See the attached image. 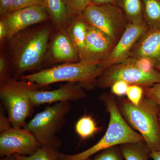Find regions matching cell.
<instances>
[{
    "mask_svg": "<svg viewBox=\"0 0 160 160\" xmlns=\"http://www.w3.org/2000/svg\"><path fill=\"white\" fill-rule=\"evenodd\" d=\"M101 99L105 103L109 114L106 133L97 143L84 151L73 154L60 152L58 160H88L93 155L110 147L144 141L123 117L114 98L105 94L101 96Z\"/></svg>",
    "mask_w": 160,
    "mask_h": 160,
    "instance_id": "obj_1",
    "label": "cell"
},
{
    "mask_svg": "<svg viewBox=\"0 0 160 160\" xmlns=\"http://www.w3.org/2000/svg\"><path fill=\"white\" fill-rule=\"evenodd\" d=\"M50 33L49 26H42L21 32L10 40L12 61L17 76L37 69L42 62Z\"/></svg>",
    "mask_w": 160,
    "mask_h": 160,
    "instance_id": "obj_2",
    "label": "cell"
},
{
    "mask_svg": "<svg viewBox=\"0 0 160 160\" xmlns=\"http://www.w3.org/2000/svg\"><path fill=\"white\" fill-rule=\"evenodd\" d=\"M100 63L80 61L66 62L32 74L23 75L20 79L35 83L40 87L66 82L78 83L84 89H91L97 86L98 78L105 71Z\"/></svg>",
    "mask_w": 160,
    "mask_h": 160,
    "instance_id": "obj_3",
    "label": "cell"
},
{
    "mask_svg": "<svg viewBox=\"0 0 160 160\" xmlns=\"http://www.w3.org/2000/svg\"><path fill=\"white\" fill-rule=\"evenodd\" d=\"M119 109L125 120L144 139L151 152L160 150V106L144 97L138 106L121 101Z\"/></svg>",
    "mask_w": 160,
    "mask_h": 160,
    "instance_id": "obj_4",
    "label": "cell"
},
{
    "mask_svg": "<svg viewBox=\"0 0 160 160\" xmlns=\"http://www.w3.org/2000/svg\"><path fill=\"white\" fill-rule=\"evenodd\" d=\"M39 86L26 80L13 79L0 84V98L12 127L24 128L26 119L32 114L34 106L30 100L32 92Z\"/></svg>",
    "mask_w": 160,
    "mask_h": 160,
    "instance_id": "obj_5",
    "label": "cell"
},
{
    "mask_svg": "<svg viewBox=\"0 0 160 160\" xmlns=\"http://www.w3.org/2000/svg\"><path fill=\"white\" fill-rule=\"evenodd\" d=\"M71 108L69 102L56 103L37 113L24 128L32 132L41 146L58 149L62 145L57 134L62 130Z\"/></svg>",
    "mask_w": 160,
    "mask_h": 160,
    "instance_id": "obj_6",
    "label": "cell"
},
{
    "mask_svg": "<svg viewBox=\"0 0 160 160\" xmlns=\"http://www.w3.org/2000/svg\"><path fill=\"white\" fill-rule=\"evenodd\" d=\"M89 26L97 28L117 42L129 24L122 9L112 4H90L82 14Z\"/></svg>",
    "mask_w": 160,
    "mask_h": 160,
    "instance_id": "obj_7",
    "label": "cell"
},
{
    "mask_svg": "<svg viewBox=\"0 0 160 160\" xmlns=\"http://www.w3.org/2000/svg\"><path fill=\"white\" fill-rule=\"evenodd\" d=\"M122 81L131 85L148 87L160 82V72H145L139 69L132 58L105 69L98 78L97 86L106 89L115 82Z\"/></svg>",
    "mask_w": 160,
    "mask_h": 160,
    "instance_id": "obj_8",
    "label": "cell"
},
{
    "mask_svg": "<svg viewBox=\"0 0 160 160\" xmlns=\"http://www.w3.org/2000/svg\"><path fill=\"white\" fill-rule=\"evenodd\" d=\"M41 145L36 138L25 128L11 126L1 132L0 156L17 154L28 156L34 154Z\"/></svg>",
    "mask_w": 160,
    "mask_h": 160,
    "instance_id": "obj_9",
    "label": "cell"
},
{
    "mask_svg": "<svg viewBox=\"0 0 160 160\" xmlns=\"http://www.w3.org/2000/svg\"><path fill=\"white\" fill-rule=\"evenodd\" d=\"M148 29L145 23H129L108 56L100 63V66L106 69L129 58L138 41Z\"/></svg>",
    "mask_w": 160,
    "mask_h": 160,
    "instance_id": "obj_10",
    "label": "cell"
},
{
    "mask_svg": "<svg viewBox=\"0 0 160 160\" xmlns=\"http://www.w3.org/2000/svg\"><path fill=\"white\" fill-rule=\"evenodd\" d=\"M50 18L46 9L42 6L26 7L9 12L1 19L7 29L9 40L27 27L46 22Z\"/></svg>",
    "mask_w": 160,
    "mask_h": 160,
    "instance_id": "obj_11",
    "label": "cell"
},
{
    "mask_svg": "<svg viewBox=\"0 0 160 160\" xmlns=\"http://www.w3.org/2000/svg\"><path fill=\"white\" fill-rule=\"evenodd\" d=\"M84 88L78 83L68 82L57 89L52 90H35L30 94L34 107L45 104L62 102L77 101L86 97Z\"/></svg>",
    "mask_w": 160,
    "mask_h": 160,
    "instance_id": "obj_12",
    "label": "cell"
},
{
    "mask_svg": "<svg viewBox=\"0 0 160 160\" xmlns=\"http://www.w3.org/2000/svg\"><path fill=\"white\" fill-rule=\"evenodd\" d=\"M115 44L107 35L89 25L85 49L79 58L80 61L101 63Z\"/></svg>",
    "mask_w": 160,
    "mask_h": 160,
    "instance_id": "obj_13",
    "label": "cell"
},
{
    "mask_svg": "<svg viewBox=\"0 0 160 160\" xmlns=\"http://www.w3.org/2000/svg\"><path fill=\"white\" fill-rule=\"evenodd\" d=\"M129 58H148L155 69L160 72V29H148L138 41Z\"/></svg>",
    "mask_w": 160,
    "mask_h": 160,
    "instance_id": "obj_14",
    "label": "cell"
},
{
    "mask_svg": "<svg viewBox=\"0 0 160 160\" xmlns=\"http://www.w3.org/2000/svg\"><path fill=\"white\" fill-rule=\"evenodd\" d=\"M50 53L56 62H76L79 60L78 52L72 42L66 29L58 30L50 46Z\"/></svg>",
    "mask_w": 160,
    "mask_h": 160,
    "instance_id": "obj_15",
    "label": "cell"
},
{
    "mask_svg": "<svg viewBox=\"0 0 160 160\" xmlns=\"http://www.w3.org/2000/svg\"><path fill=\"white\" fill-rule=\"evenodd\" d=\"M42 6L46 9L58 30L66 29L72 19L63 0H42Z\"/></svg>",
    "mask_w": 160,
    "mask_h": 160,
    "instance_id": "obj_16",
    "label": "cell"
},
{
    "mask_svg": "<svg viewBox=\"0 0 160 160\" xmlns=\"http://www.w3.org/2000/svg\"><path fill=\"white\" fill-rule=\"evenodd\" d=\"M88 26L89 24L80 16L72 18L66 28L67 34L77 50L79 58L85 49Z\"/></svg>",
    "mask_w": 160,
    "mask_h": 160,
    "instance_id": "obj_17",
    "label": "cell"
},
{
    "mask_svg": "<svg viewBox=\"0 0 160 160\" xmlns=\"http://www.w3.org/2000/svg\"><path fill=\"white\" fill-rule=\"evenodd\" d=\"M117 5L122 10L129 23H145L142 0H118Z\"/></svg>",
    "mask_w": 160,
    "mask_h": 160,
    "instance_id": "obj_18",
    "label": "cell"
},
{
    "mask_svg": "<svg viewBox=\"0 0 160 160\" xmlns=\"http://www.w3.org/2000/svg\"><path fill=\"white\" fill-rule=\"evenodd\" d=\"M125 160H149L151 151L145 141L126 143L119 146Z\"/></svg>",
    "mask_w": 160,
    "mask_h": 160,
    "instance_id": "obj_19",
    "label": "cell"
},
{
    "mask_svg": "<svg viewBox=\"0 0 160 160\" xmlns=\"http://www.w3.org/2000/svg\"><path fill=\"white\" fill-rule=\"evenodd\" d=\"M145 22L149 29H160V0H142Z\"/></svg>",
    "mask_w": 160,
    "mask_h": 160,
    "instance_id": "obj_20",
    "label": "cell"
},
{
    "mask_svg": "<svg viewBox=\"0 0 160 160\" xmlns=\"http://www.w3.org/2000/svg\"><path fill=\"white\" fill-rule=\"evenodd\" d=\"M100 129L93 118L87 114L81 117L75 126L76 132L83 140L92 137L98 133Z\"/></svg>",
    "mask_w": 160,
    "mask_h": 160,
    "instance_id": "obj_21",
    "label": "cell"
},
{
    "mask_svg": "<svg viewBox=\"0 0 160 160\" xmlns=\"http://www.w3.org/2000/svg\"><path fill=\"white\" fill-rule=\"evenodd\" d=\"M60 152L49 146H41L34 154L28 156L13 155L17 160H58Z\"/></svg>",
    "mask_w": 160,
    "mask_h": 160,
    "instance_id": "obj_22",
    "label": "cell"
},
{
    "mask_svg": "<svg viewBox=\"0 0 160 160\" xmlns=\"http://www.w3.org/2000/svg\"><path fill=\"white\" fill-rule=\"evenodd\" d=\"M72 18L82 16L83 12L91 4L90 0H63Z\"/></svg>",
    "mask_w": 160,
    "mask_h": 160,
    "instance_id": "obj_23",
    "label": "cell"
},
{
    "mask_svg": "<svg viewBox=\"0 0 160 160\" xmlns=\"http://www.w3.org/2000/svg\"><path fill=\"white\" fill-rule=\"evenodd\" d=\"M119 146L110 147L96 154L91 160H123Z\"/></svg>",
    "mask_w": 160,
    "mask_h": 160,
    "instance_id": "obj_24",
    "label": "cell"
},
{
    "mask_svg": "<svg viewBox=\"0 0 160 160\" xmlns=\"http://www.w3.org/2000/svg\"><path fill=\"white\" fill-rule=\"evenodd\" d=\"M144 89L142 86L136 85H129L126 95L132 104L138 106L144 97Z\"/></svg>",
    "mask_w": 160,
    "mask_h": 160,
    "instance_id": "obj_25",
    "label": "cell"
},
{
    "mask_svg": "<svg viewBox=\"0 0 160 160\" xmlns=\"http://www.w3.org/2000/svg\"><path fill=\"white\" fill-rule=\"evenodd\" d=\"M37 6H42V0H12L8 13L26 7Z\"/></svg>",
    "mask_w": 160,
    "mask_h": 160,
    "instance_id": "obj_26",
    "label": "cell"
},
{
    "mask_svg": "<svg viewBox=\"0 0 160 160\" xmlns=\"http://www.w3.org/2000/svg\"><path fill=\"white\" fill-rule=\"evenodd\" d=\"M144 96L153 101L160 106V82L143 87Z\"/></svg>",
    "mask_w": 160,
    "mask_h": 160,
    "instance_id": "obj_27",
    "label": "cell"
},
{
    "mask_svg": "<svg viewBox=\"0 0 160 160\" xmlns=\"http://www.w3.org/2000/svg\"><path fill=\"white\" fill-rule=\"evenodd\" d=\"M132 58L137 67L142 71L145 72H151L156 70L151 60L148 58Z\"/></svg>",
    "mask_w": 160,
    "mask_h": 160,
    "instance_id": "obj_28",
    "label": "cell"
},
{
    "mask_svg": "<svg viewBox=\"0 0 160 160\" xmlns=\"http://www.w3.org/2000/svg\"><path fill=\"white\" fill-rule=\"evenodd\" d=\"M129 85L128 83L122 81L115 82L112 85L111 92L112 94L118 97H123L126 95L127 89Z\"/></svg>",
    "mask_w": 160,
    "mask_h": 160,
    "instance_id": "obj_29",
    "label": "cell"
},
{
    "mask_svg": "<svg viewBox=\"0 0 160 160\" xmlns=\"http://www.w3.org/2000/svg\"><path fill=\"white\" fill-rule=\"evenodd\" d=\"M11 79L9 76L8 64L3 54L0 56V83Z\"/></svg>",
    "mask_w": 160,
    "mask_h": 160,
    "instance_id": "obj_30",
    "label": "cell"
},
{
    "mask_svg": "<svg viewBox=\"0 0 160 160\" xmlns=\"http://www.w3.org/2000/svg\"><path fill=\"white\" fill-rule=\"evenodd\" d=\"M5 109L2 105L1 106L0 111V132L5 131L6 129L12 126L8 117L5 115Z\"/></svg>",
    "mask_w": 160,
    "mask_h": 160,
    "instance_id": "obj_31",
    "label": "cell"
},
{
    "mask_svg": "<svg viewBox=\"0 0 160 160\" xmlns=\"http://www.w3.org/2000/svg\"><path fill=\"white\" fill-rule=\"evenodd\" d=\"M12 0H0V14L4 16L8 13Z\"/></svg>",
    "mask_w": 160,
    "mask_h": 160,
    "instance_id": "obj_32",
    "label": "cell"
},
{
    "mask_svg": "<svg viewBox=\"0 0 160 160\" xmlns=\"http://www.w3.org/2000/svg\"><path fill=\"white\" fill-rule=\"evenodd\" d=\"M90 1L92 4L97 6H101V5H106V4L117 5L118 2V0H90Z\"/></svg>",
    "mask_w": 160,
    "mask_h": 160,
    "instance_id": "obj_33",
    "label": "cell"
},
{
    "mask_svg": "<svg viewBox=\"0 0 160 160\" xmlns=\"http://www.w3.org/2000/svg\"><path fill=\"white\" fill-rule=\"evenodd\" d=\"M7 38V29L4 22L1 20L0 21V41L1 42H2Z\"/></svg>",
    "mask_w": 160,
    "mask_h": 160,
    "instance_id": "obj_34",
    "label": "cell"
},
{
    "mask_svg": "<svg viewBox=\"0 0 160 160\" xmlns=\"http://www.w3.org/2000/svg\"><path fill=\"white\" fill-rule=\"evenodd\" d=\"M150 158L153 160H160V150L157 151L151 152Z\"/></svg>",
    "mask_w": 160,
    "mask_h": 160,
    "instance_id": "obj_35",
    "label": "cell"
},
{
    "mask_svg": "<svg viewBox=\"0 0 160 160\" xmlns=\"http://www.w3.org/2000/svg\"><path fill=\"white\" fill-rule=\"evenodd\" d=\"M0 160H17L14 155L9 156L6 157L2 158Z\"/></svg>",
    "mask_w": 160,
    "mask_h": 160,
    "instance_id": "obj_36",
    "label": "cell"
},
{
    "mask_svg": "<svg viewBox=\"0 0 160 160\" xmlns=\"http://www.w3.org/2000/svg\"><path fill=\"white\" fill-rule=\"evenodd\" d=\"M159 121H160V113L159 114Z\"/></svg>",
    "mask_w": 160,
    "mask_h": 160,
    "instance_id": "obj_37",
    "label": "cell"
}]
</instances>
